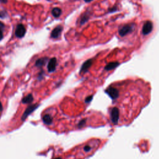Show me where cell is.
Instances as JSON below:
<instances>
[{
    "mask_svg": "<svg viewBox=\"0 0 159 159\" xmlns=\"http://www.w3.org/2000/svg\"><path fill=\"white\" fill-rule=\"evenodd\" d=\"M55 159H62V158H60V157H58V158H55Z\"/></svg>",
    "mask_w": 159,
    "mask_h": 159,
    "instance_id": "cell-21",
    "label": "cell"
},
{
    "mask_svg": "<svg viewBox=\"0 0 159 159\" xmlns=\"http://www.w3.org/2000/svg\"><path fill=\"white\" fill-rule=\"evenodd\" d=\"M49 59L47 57H42L38 59L36 61H35V65L37 66V67H41V66H44L46 63L47 62Z\"/></svg>",
    "mask_w": 159,
    "mask_h": 159,
    "instance_id": "cell-9",
    "label": "cell"
},
{
    "mask_svg": "<svg viewBox=\"0 0 159 159\" xmlns=\"http://www.w3.org/2000/svg\"><path fill=\"white\" fill-rule=\"evenodd\" d=\"M52 120H53L52 117H51V116L49 114H45L42 117V121L44 122V124H47V125H49L50 124H52Z\"/></svg>",
    "mask_w": 159,
    "mask_h": 159,
    "instance_id": "cell-12",
    "label": "cell"
},
{
    "mask_svg": "<svg viewBox=\"0 0 159 159\" xmlns=\"http://www.w3.org/2000/svg\"><path fill=\"white\" fill-rule=\"evenodd\" d=\"M153 29V23L151 20H147L143 25L142 33L143 35H146L150 34Z\"/></svg>",
    "mask_w": 159,
    "mask_h": 159,
    "instance_id": "cell-5",
    "label": "cell"
},
{
    "mask_svg": "<svg viewBox=\"0 0 159 159\" xmlns=\"http://www.w3.org/2000/svg\"><path fill=\"white\" fill-rule=\"evenodd\" d=\"M136 25L134 24H129L123 25L119 30V34L121 37H124L126 35L132 33L134 30Z\"/></svg>",
    "mask_w": 159,
    "mask_h": 159,
    "instance_id": "cell-3",
    "label": "cell"
},
{
    "mask_svg": "<svg viewBox=\"0 0 159 159\" xmlns=\"http://www.w3.org/2000/svg\"><path fill=\"white\" fill-rule=\"evenodd\" d=\"M0 1H1V2L3 3H7V0H0Z\"/></svg>",
    "mask_w": 159,
    "mask_h": 159,
    "instance_id": "cell-19",
    "label": "cell"
},
{
    "mask_svg": "<svg viewBox=\"0 0 159 159\" xmlns=\"http://www.w3.org/2000/svg\"><path fill=\"white\" fill-rule=\"evenodd\" d=\"M33 100H34V98H33V95L29 94L27 96L24 97V98L22 100V102L24 104H28V103H30V102H33Z\"/></svg>",
    "mask_w": 159,
    "mask_h": 159,
    "instance_id": "cell-11",
    "label": "cell"
},
{
    "mask_svg": "<svg viewBox=\"0 0 159 159\" xmlns=\"http://www.w3.org/2000/svg\"><path fill=\"white\" fill-rule=\"evenodd\" d=\"M4 28V25L3 23H1V21H0V29L2 30Z\"/></svg>",
    "mask_w": 159,
    "mask_h": 159,
    "instance_id": "cell-17",
    "label": "cell"
},
{
    "mask_svg": "<svg viewBox=\"0 0 159 159\" xmlns=\"http://www.w3.org/2000/svg\"><path fill=\"white\" fill-rule=\"evenodd\" d=\"M89 18H90V14L88 13V12H86L85 13H84L81 16V18L80 20V25H83L85 23H86L88 20Z\"/></svg>",
    "mask_w": 159,
    "mask_h": 159,
    "instance_id": "cell-10",
    "label": "cell"
},
{
    "mask_svg": "<svg viewBox=\"0 0 159 159\" xmlns=\"http://www.w3.org/2000/svg\"><path fill=\"white\" fill-rule=\"evenodd\" d=\"M25 29L22 24H19L17 25V28L15 31V35L18 38L23 37L25 34Z\"/></svg>",
    "mask_w": 159,
    "mask_h": 159,
    "instance_id": "cell-6",
    "label": "cell"
},
{
    "mask_svg": "<svg viewBox=\"0 0 159 159\" xmlns=\"http://www.w3.org/2000/svg\"><path fill=\"white\" fill-rule=\"evenodd\" d=\"M117 8L116 7H113V8H112L109 9V12H110V13L114 12V11H117Z\"/></svg>",
    "mask_w": 159,
    "mask_h": 159,
    "instance_id": "cell-15",
    "label": "cell"
},
{
    "mask_svg": "<svg viewBox=\"0 0 159 159\" xmlns=\"http://www.w3.org/2000/svg\"><path fill=\"white\" fill-rule=\"evenodd\" d=\"M93 1V0H85V2H87V3H89V2H91Z\"/></svg>",
    "mask_w": 159,
    "mask_h": 159,
    "instance_id": "cell-20",
    "label": "cell"
},
{
    "mask_svg": "<svg viewBox=\"0 0 159 159\" xmlns=\"http://www.w3.org/2000/svg\"><path fill=\"white\" fill-rule=\"evenodd\" d=\"M101 140L98 139H92L88 141L80 144L78 147V158L86 159L87 157L93 155L102 145Z\"/></svg>",
    "mask_w": 159,
    "mask_h": 159,
    "instance_id": "cell-2",
    "label": "cell"
},
{
    "mask_svg": "<svg viewBox=\"0 0 159 159\" xmlns=\"http://www.w3.org/2000/svg\"><path fill=\"white\" fill-rule=\"evenodd\" d=\"M6 12L5 11H0V18H4L5 16H6Z\"/></svg>",
    "mask_w": 159,
    "mask_h": 159,
    "instance_id": "cell-14",
    "label": "cell"
},
{
    "mask_svg": "<svg viewBox=\"0 0 159 159\" xmlns=\"http://www.w3.org/2000/svg\"><path fill=\"white\" fill-rule=\"evenodd\" d=\"M2 110H3V105H2L1 102L0 101V113H1V112L2 111Z\"/></svg>",
    "mask_w": 159,
    "mask_h": 159,
    "instance_id": "cell-18",
    "label": "cell"
},
{
    "mask_svg": "<svg viewBox=\"0 0 159 159\" xmlns=\"http://www.w3.org/2000/svg\"><path fill=\"white\" fill-rule=\"evenodd\" d=\"M39 104H34V105H32L29 106L26 108V110H25L24 114H23V115L22 116V118H21L22 121H25V119H26V118L29 116V115L31 114L34 111H35V110H36L37 107H39Z\"/></svg>",
    "mask_w": 159,
    "mask_h": 159,
    "instance_id": "cell-4",
    "label": "cell"
},
{
    "mask_svg": "<svg viewBox=\"0 0 159 159\" xmlns=\"http://www.w3.org/2000/svg\"><path fill=\"white\" fill-rule=\"evenodd\" d=\"M150 84L141 79L116 81L106 89L112 100L108 109L109 122L113 126L128 125L151 100Z\"/></svg>",
    "mask_w": 159,
    "mask_h": 159,
    "instance_id": "cell-1",
    "label": "cell"
},
{
    "mask_svg": "<svg viewBox=\"0 0 159 159\" xmlns=\"http://www.w3.org/2000/svg\"><path fill=\"white\" fill-rule=\"evenodd\" d=\"M3 38V31L2 30L0 29V40H2Z\"/></svg>",
    "mask_w": 159,
    "mask_h": 159,
    "instance_id": "cell-16",
    "label": "cell"
},
{
    "mask_svg": "<svg viewBox=\"0 0 159 159\" xmlns=\"http://www.w3.org/2000/svg\"><path fill=\"white\" fill-rule=\"evenodd\" d=\"M57 64V60L56 58L54 57L49 60L48 65H47V70L49 73L54 72L56 69Z\"/></svg>",
    "mask_w": 159,
    "mask_h": 159,
    "instance_id": "cell-7",
    "label": "cell"
},
{
    "mask_svg": "<svg viewBox=\"0 0 159 159\" xmlns=\"http://www.w3.org/2000/svg\"><path fill=\"white\" fill-rule=\"evenodd\" d=\"M62 30H63V27L61 26V25H57V27L53 29L52 33H51V35H50L51 37L53 39L59 38L60 36L61 32H62Z\"/></svg>",
    "mask_w": 159,
    "mask_h": 159,
    "instance_id": "cell-8",
    "label": "cell"
},
{
    "mask_svg": "<svg viewBox=\"0 0 159 159\" xmlns=\"http://www.w3.org/2000/svg\"><path fill=\"white\" fill-rule=\"evenodd\" d=\"M61 14V10L59 8H54L52 10V14L54 18H59Z\"/></svg>",
    "mask_w": 159,
    "mask_h": 159,
    "instance_id": "cell-13",
    "label": "cell"
}]
</instances>
